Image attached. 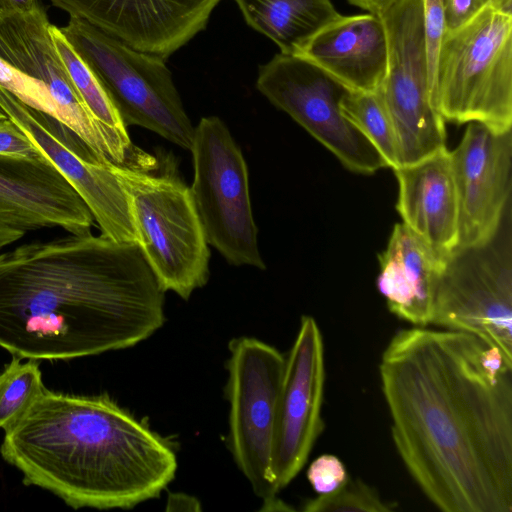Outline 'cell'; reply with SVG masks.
Instances as JSON below:
<instances>
[{"instance_id": "cell-28", "label": "cell", "mask_w": 512, "mask_h": 512, "mask_svg": "<svg viewBox=\"0 0 512 512\" xmlns=\"http://www.w3.org/2000/svg\"><path fill=\"white\" fill-rule=\"evenodd\" d=\"M38 153L40 150L11 119L0 120V155L27 158Z\"/></svg>"}, {"instance_id": "cell-10", "label": "cell", "mask_w": 512, "mask_h": 512, "mask_svg": "<svg viewBox=\"0 0 512 512\" xmlns=\"http://www.w3.org/2000/svg\"><path fill=\"white\" fill-rule=\"evenodd\" d=\"M380 18L389 54L377 92L390 116L403 166L446 148L445 120L431 99L421 0H401Z\"/></svg>"}, {"instance_id": "cell-33", "label": "cell", "mask_w": 512, "mask_h": 512, "mask_svg": "<svg viewBox=\"0 0 512 512\" xmlns=\"http://www.w3.org/2000/svg\"><path fill=\"white\" fill-rule=\"evenodd\" d=\"M494 6L512 11V0H494Z\"/></svg>"}, {"instance_id": "cell-32", "label": "cell", "mask_w": 512, "mask_h": 512, "mask_svg": "<svg viewBox=\"0 0 512 512\" xmlns=\"http://www.w3.org/2000/svg\"><path fill=\"white\" fill-rule=\"evenodd\" d=\"M0 58L3 60L9 62L11 65L18 68V63L14 55L12 54L11 50L8 48V46L5 44L3 39L0 36Z\"/></svg>"}, {"instance_id": "cell-26", "label": "cell", "mask_w": 512, "mask_h": 512, "mask_svg": "<svg viewBox=\"0 0 512 512\" xmlns=\"http://www.w3.org/2000/svg\"><path fill=\"white\" fill-rule=\"evenodd\" d=\"M421 7L431 93L436 57L445 33L444 0H421Z\"/></svg>"}, {"instance_id": "cell-4", "label": "cell", "mask_w": 512, "mask_h": 512, "mask_svg": "<svg viewBox=\"0 0 512 512\" xmlns=\"http://www.w3.org/2000/svg\"><path fill=\"white\" fill-rule=\"evenodd\" d=\"M431 98L445 122L512 129V11L491 4L444 33Z\"/></svg>"}, {"instance_id": "cell-8", "label": "cell", "mask_w": 512, "mask_h": 512, "mask_svg": "<svg viewBox=\"0 0 512 512\" xmlns=\"http://www.w3.org/2000/svg\"><path fill=\"white\" fill-rule=\"evenodd\" d=\"M190 151L194 173L189 189L208 245L231 265L265 269L247 164L226 124L217 116L201 118Z\"/></svg>"}, {"instance_id": "cell-9", "label": "cell", "mask_w": 512, "mask_h": 512, "mask_svg": "<svg viewBox=\"0 0 512 512\" xmlns=\"http://www.w3.org/2000/svg\"><path fill=\"white\" fill-rule=\"evenodd\" d=\"M228 446L238 469L263 500L262 510H290L279 498L270 474L274 424L285 356L252 337L228 345Z\"/></svg>"}, {"instance_id": "cell-17", "label": "cell", "mask_w": 512, "mask_h": 512, "mask_svg": "<svg viewBox=\"0 0 512 512\" xmlns=\"http://www.w3.org/2000/svg\"><path fill=\"white\" fill-rule=\"evenodd\" d=\"M50 24L40 3L27 12L2 11L0 36L16 58L18 69L46 85L58 106L60 122L93 150L118 163L107 132L85 106L56 51Z\"/></svg>"}, {"instance_id": "cell-18", "label": "cell", "mask_w": 512, "mask_h": 512, "mask_svg": "<svg viewBox=\"0 0 512 512\" xmlns=\"http://www.w3.org/2000/svg\"><path fill=\"white\" fill-rule=\"evenodd\" d=\"M393 171L402 223L439 253H450L458 246L459 208L449 150Z\"/></svg>"}, {"instance_id": "cell-15", "label": "cell", "mask_w": 512, "mask_h": 512, "mask_svg": "<svg viewBox=\"0 0 512 512\" xmlns=\"http://www.w3.org/2000/svg\"><path fill=\"white\" fill-rule=\"evenodd\" d=\"M449 153L458 197V246L480 243L495 232L512 204V129L467 123Z\"/></svg>"}, {"instance_id": "cell-6", "label": "cell", "mask_w": 512, "mask_h": 512, "mask_svg": "<svg viewBox=\"0 0 512 512\" xmlns=\"http://www.w3.org/2000/svg\"><path fill=\"white\" fill-rule=\"evenodd\" d=\"M511 207L486 240L445 257L430 324L473 334L512 360Z\"/></svg>"}, {"instance_id": "cell-12", "label": "cell", "mask_w": 512, "mask_h": 512, "mask_svg": "<svg viewBox=\"0 0 512 512\" xmlns=\"http://www.w3.org/2000/svg\"><path fill=\"white\" fill-rule=\"evenodd\" d=\"M0 108L73 186L102 235L138 244L129 204L110 159L56 118L29 107L1 86Z\"/></svg>"}, {"instance_id": "cell-34", "label": "cell", "mask_w": 512, "mask_h": 512, "mask_svg": "<svg viewBox=\"0 0 512 512\" xmlns=\"http://www.w3.org/2000/svg\"><path fill=\"white\" fill-rule=\"evenodd\" d=\"M8 118L4 111L0 108V120Z\"/></svg>"}, {"instance_id": "cell-7", "label": "cell", "mask_w": 512, "mask_h": 512, "mask_svg": "<svg viewBox=\"0 0 512 512\" xmlns=\"http://www.w3.org/2000/svg\"><path fill=\"white\" fill-rule=\"evenodd\" d=\"M60 29L97 76L126 127L146 128L190 150L194 126L164 58L134 49L79 18L70 17Z\"/></svg>"}, {"instance_id": "cell-31", "label": "cell", "mask_w": 512, "mask_h": 512, "mask_svg": "<svg viewBox=\"0 0 512 512\" xmlns=\"http://www.w3.org/2000/svg\"><path fill=\"white\" fill-rule=\"evenodd\" d=\"M39 2L37 0H0L1 11L27 12Z\"/></svg>"}, {"instance_id": "cell-13", "label": "cell", "mask_w": 512, "mask_h": 512, "mask_svg": "<svg viewBox=\"0 0 512 512\" xmlns=\"http://www.w3.org/2000/svg\"><path fill=\"white\" fill-rule=\"evenodd\" d=\"M324 386L323 337L315 319L304 315L285 356L277 401L270 474L278 493L302 470L323 431Z\"/></svg>"}, {"instance_id": "cell-35", "label": "cell", "mask_w": 512, "mask_h": 512, "mask_svg": "<svg viewBox=\"0 0 512 512\" xmlns=\"http://www.w3.org/2000/svg\"><path fill=\"white\" fill-rule=\"evenodd\" d=\"M1 12H2V11H1V9H0V14H1Z\"/></svg>"}, {"instance_id": "cell-25", "label": "cell", "mask_w": 512, "mask_h": 512, "mask_svg": "<svg viewBox=\"0 0 512 512\" xmlns=\"http://www.w3.org/2000/svg\"><path fill=\"white\" fill-rule=\"evenodd\" d=\"M0 86L29 107L60 121V112L46 85L0 58Z\"/></svg>"}, {"instance_id": "cell-1", "label": "cell", "mask_w": 512, "mask_h": 512, "mask_svg": "<svg viewBox=\"0 0 512 512\" xmlns=\"http://www.w3.org/2000/svg\"><path fill=\"white\" fill-rule=\"evenodd\" d=\"M379 374L394 446L444 512H512V360L479 337L397 331Z\"/></svg>"}, {"instance_id": "cell-16", "label": "cell", "mask_w": 512, "mask_h": 512, "mask_svg": "<svg viewBox=\"0 0 512 512\" xmlns=\"http://www.w3.org/2000/svg\"><path fill=\"white\" fill-rule=\"evenodd\" d=\"M139 51L167 59L203 31L221 0H49Z\"/></svg>"}, {"instance_id": "cell-29", "label": "cell", "mask_w": 512, "mask_h": 512, "mask_svg": "<svg viewBox=\"0 0 512 512\" xmlns=\"http://www.w3.org/2000/svg\"><path fill=\"white\" fill-rule=\"evenodd\" d=\"M491 4L494 0H444L445 32L462 27Z\"/></svg>"}, {"instance_id": "cell-14", "label": "cell", "mask_w": 512, "mask_h": 512, "mask_svg": "<svg viewBox=\"0 0 512 512\" xmlns=\"http://www.w3.org/2000/svg\"><path fill=\"white\" fill-rule=\"evenodd\" d=\"M93 220L73 186L41 151L27 158L0 155V251L44 228L89 234Z\"/></svg>"}, {"instance_id": "cell-5", "label": "cell", "mask_w": 512, "mask_h": 512, "mask_svg": "<svg viewBox=\"0 0 512 512\" xmlns=\"http://www.w3.org/2000/svg\"><path fill=\"white\" fill-rule=\"evenodd\" d=\"M127 198L138 246L163 291L188 300L209 278L210 252L190 189L172 173L113 162Z\"/></svg>"}, {"instance_id": "cell-19", "label": "cell", "mask_w": 512, "mask_h": 512, "mask_svg": "<svg viewBox=\"0 0 512 512\" xmlns=\"http://www.w3.org/2000/svg\"><path fill=\"white\" fill-rule=\"evenodd\" d=\"M388 38L382 19L343 16L315 34L299 54L350 90L376 92L388 70Z\"/></svg>"}, {"instance_id": "cell-2", "label": "cell", "mask_w": 512, "mask_h": 512, "mask_svg": "<svg viewBox=\"0 0 512 512\" xmlns=\"http://www.w3.org/2000/svg\"><path fill=\"white\" fill-rule=\"evenodd\" d=\"M164 302L136 243L70 234L0 253V346L19 359L132 347L162 327Z\"/></svg>"}, {"instance_id": "cell-27", "label": "cell", "mask_w": 512, "mask_h": 512, "mask_svg": "<svg viewBox=\"0 0 512 512\" xmlns=\"http://www.w3.org/2000/svg\"><path fill=\"white\" fill-rule=\"evenodd\" d=\"M307 478L314 491L323 495L337 490L349 476L345 465L337 456L323 454L309 465Z\"/></svg>"}, {"instance_id": "cell-30", "label": "cell", "mask_w": 512, "mask_h": 512, "mask_svg": "<svg viewBox=\"0 0 512 512\" xmlns=\"http://www.w3.org/2000/svg\"><path fill=\"white\" fill-rule=\"evenodd\" d=\"M350 4L357 6L368 13L382 17L390 11L401 0H347Z\"/></svg>"}, {"instance_id": "cell-22", "label": "cell", "mask_w": 512, "mask_h": 512, "mask_svg": "<svg viewBox=\"0 0 512 512\" xmlns=\"http://www.w3.org/2000/svg\"><path fill=\"white\" fill-rule=\"evenodd\" d=\"M344 117L375 147L388 168L399 167L394 128L378 92L348 90L340 102Z\"/></svg>"}, {"instance_id": "cell-24", "label": "cell", "mask_w": 512, "mask_h": 512, "mask_svg": "<svg viewBox=\"0 0 512 512\" xmlns=\"http://www.w3.org/2000/svg\"><path fill=\"white\" fill-rule=\"evenodd\" d=\"M395 504L381 498L377 490L361 479H351L337 490L309 499L303 504L306 512H390Z\"/></svg>"}, {"instance_id": "cell-21", "label": "cell", "mask_w": 512, "mask_h": 512, "mask_svg": "<svg viewBox=\"0 0 512 512\" xmlns=\"http://www.w3.org/2000/svg\"><path fill=\"white\" fill-rule=\"evenodd\" d=\"M248 26L265 35L280 53L297 55L341 14L330 0H233Z\"/></svg>"}, {"instance_id": "cell-11", "label": "cell", "mask_w": 512, "mask_h": 512, "mask_svg": "<svg viewBox=\"0 0 512 512\" xmlns=\"http://www.w3.org/2000/svg\"><path fill=\"white\" fill-rule=\"evenodd\" d=\"M256 88L348 170L370 175L387 168L375 147L341 112V99L350 89L310 60L276 54L259 66Z\"/></svg>"}, {"instance_id": "cell-3", "label": "cell", "mask_w": 512, "mask_h": 512, "mask_svg": "<svg viewBox=\"0 0 512 512\" xmlns=\"http://www.w3.org/2000/svg\"><path fill=\"white\" fill-rule=\"evenodd\" d=\"M0 452L25 484L75 509L133 508L159 497L177 470L172 444L107 394L45 388L5 431Z\"/></svg>"}, {"instance_id": "cell-20", "label": "cell", "mask_w": 512, "mask_h": 512, "mask_svg": "<svg viewBox=\"0 0 512 512\" xmlns=\"http://www.w3.org/2000/svg\"><path fill=\"white\" fill-rule=\"evenodd\" d=\"M446 255L402 222L395 224L378 256L376 280L391 313L414 326L430 325L436 283Z\"/></svg>"}, {"instance_id": "cell-23", "label": "cell", "mask_w": 512, "mask_h": 512, "mask_svg": "<svg viewBox=\"0 0 512 512\" xmlns=\"http://www.w3.org/2000/svg\"><path fill=\"white\" fill-rule=\"evenodd\" d=\"M44 389L37 360L21 363L14 357L0 373V428L11 429Z\"/></svg>"}]
</instances>
